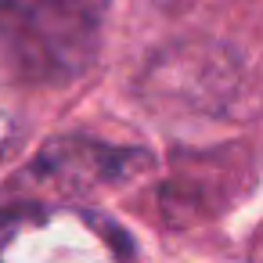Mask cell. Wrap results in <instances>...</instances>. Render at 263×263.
Segmentation results:
<instances>
[{
	"instance_id": "6da1fadb",
	"label": "cell",
	"mask_w": 263,
	"mask_h": 263,
	"mask_svg": "<svg viewBox=\"0 0 263 263\" xmlns=\"http://www.w3.org/2000/svg\"><path fill=\"white\" fill-rule=\"evenodd\" d=\"M112 0H0V72L26 87H65L90 72Z\"/></svg>"
},
{
	"instance_id": "7a4b0ae2",
	"label": "cell",
	"mask_w": 263,
	"mask_h": 263,
	"mask_svg": "<svg viewBox=\"0 0 263 263\" xmlns=\"http://www.w3.org/2000/svg\"><path fill=\"white\" fill-rule=\"evenodd\" d=\"M249 72L238 47L220 40H180L162 47L141 72L137 94L155 112L234 119L249 98Z\"/></svg>"
},
{
	"instance_id": "3957f363",
	"label": "cell",
	"mask_w": 263,
	"mask_h": 263,
	"mask_svg": "<svg viewBox=\"0 0 263 263\" xmlns=\"http://www.w3.org/2000/svg\"><path fill=\"white\" fill-rule=\"evenodd\" d=\"M0 263H137L130 234L83 205H44L0 234Z\"/></svg>"
},
{
	"instance_id": "277c9868",
	"label": "cell",
	"mask_w": 263,
	"mask_h": 263,
	"mask_svg": "<svg viewBox=\"0 0 263 263\" xmlns=\"http://www.w3.org/2000/svg\"><path fill=\"white\" fill-rule=\"evenodd\" d=\"M148 166H152L148 148L108 144V141L83 137V134H58L36 152L29 173L62 191H98V187L130 184Z\"/></svg>"
}]
</instances>
